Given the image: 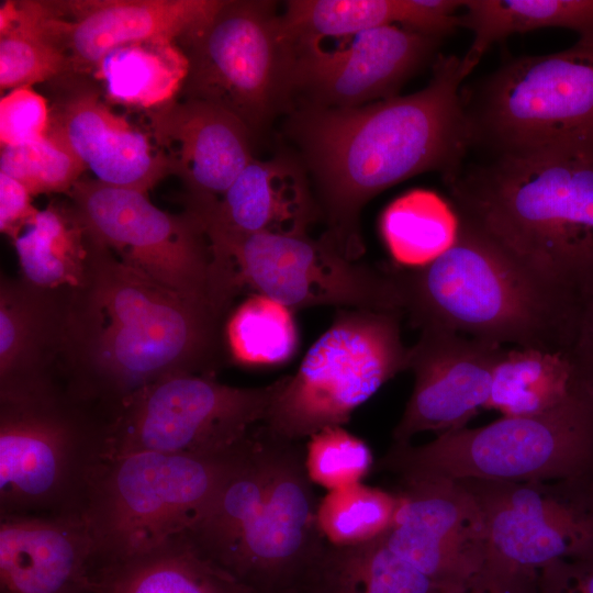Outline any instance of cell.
I'll return each instance as SVG.
<instances>
[{
	"label": "cell",
	"mask_w": 593,
	"mask_h": 593,
	"mask_svg": "<svg viewBox=\"0 0 593 593\" xmlns=\"http://www.w3.org/2000/svg\"><path fill=\"white\" fill-rule=\"evenodd\" d=\"M87 237L85 280L69 289L65 306L63 389L110 423L152 383L178 374L213 376L227 350L228 310L159 283Z\"/></svg>",
	"instance_id": "6da1fadb"
},
{
	"label": "cell",
	"mask_w": 593,
	"mask_h": 593,
	"mask_svg": "<svg viewBox=\"0 0 593 593\" xmlns=\"http://www.w3.org/2000/svg\"><path fill=\"white\" fill-rule=\"evenodd\" d=\"M460 58L437 56L428 83L412 94L353 108L301 104L287 133L298 145L314 186L329 240L358 260L365 245L360 212L380 192L410 177L462 167L471 146Z\"/></svg>",
	"instance_id": "7a4b0ae2"
},
{
	"label": "cell",
	"mask_w": 593,
	"mask_h": 593,
	"mask_svg": "<svg viewBox=\"0 0 593 593\" xmlns=\"http://www.w3.org/2000/svg\"><path fill=\"white\" fill-rule=\"evenodd\" d=\"M445 181L459 217L582 306L593 298V149L491 154Z\"/></svg>",
	"instance_id": "3957f363"
},
{
	"label": "cell",
	"mask_w": 593,
	"mask_h": 593,
	"mask_svg": "<svg viewBox=\"0 0 593 593\" xmlns=\"http://www.w3.org/2000/svg\"><path fill=\"white\" fill-rule=\"evenodd\" d=\"M393 269L403 313L421 329L548 351L568 353L573 343L583 306L461 217L455 243L435 260Z\"/></svg>",
	"instance_id": "277c9868"
},
{
	"label": "cell",
	"mask_w": 593,
	"mask_h": 593,
	"mask_svg": "<svg viewBox=\"0 0 593 593\" xmlns=\"http://www.w3.org/2000/svg\"><path fill=\"white\" fill-rule=\"evenodd\" d=\"M246 439L216 454L108 457L90 483L81 513L93 541L94 569L189 533L212 505Z\"/></svg>",
	"instance_id": "5b68a950"
},
{
	"label": "cell",
	"mask_w": 593,
	"mask_h": 593,
	"mask_svg": "<svg viewBox=\"0 0 593 593\" xmlns=\"http://www.w3.org/2000/svg\"><path fill=\"white\" fill-rule=\"evenodd\" d=\"M378 466L400 479L500 482L593 475V395L574 387L559 406L534 416L505 417L478 428L439 434L414 446L395 444Z\"/></svg>",
	"instance_id": "8992f818"
},
{
	"label": "cell",
	"mask_w": 593,
	"mask_h": 593,
	"mask_svg": "<svg viewBox=\"0 0 593 593\" xmlns=\"http://www.w3.org/2000/svg\"><path fill=\"white\" fill-rule=\"evenodd\" d=\"M108 427L60 384L0 398V515L81 514Z\"/></svg>",
	"instance_id": "52a82bcc"
},
{
	"label": "cell",
	"mask_w": 593,
	"mask_h": 593,
	"mask_svg": "<svg viewBox=\"0 0 593 593\" xmlns=\"http://www.w3.org/2000/svg\"><path fill=\"white\" fill-rule=\"evenodd\" d=\"M465 108L471 146L493 155L593 149V42L508 61Z\"/></svg>",
	"instance_id": "ba28073f"
},
{
	"label": "cell",
	"mask_w": 593,
	"mask_h": 593,
	"mask_svg": "<svg viewBox=\"0 0 593 593\" xmlns=\"http://www.w3.org/2000/svg\"><path fill=\"white\" fill-rule=\"evenodd\" d=\"M401 313L340 309L273 401L265 427L302 441L346 424L385 382L409 370Z\"/></svg>",
	"instance_id": "9c48e42d"
},
{
	"label": "cell",
	"mask_w": 593,
	"mask_h": 593,
	"mask_svg": "<svg viewBox=\"0 0 593 593\" xmlns=\"http://www.w3.org/2000/svg\"><path fill=\"white\" fill-rule=\"evenodd\" d=\"M180 43L189 59L182 99L219 105L251 133L290 103L293 46L273 2L225 0Z\"/></svg>",
	"instance_id": "30bf717a"
},
{
	"label": "cell",
	"mask_w": 593,
	"mask_h": 593,
	"mask_svg": "<svg viewBox=\"0 0 593 593\" xmlns=\"http://www.w3.org/2000/svg\"><path fill=\"white\" fill-rule=\"evenodd\" d=\"M288 379L234 387L214 376L178 374L152 383L135 393L109 423L108 457L234 449L264 423Z\"/></svg>",
	"instance_id": "8fae6325"
},
{
	"label": "cell",
	"mask_w": 593,
	"mask_h": 593,
	"mask_svg": "<svg viewBox=\"0 0 593 593\" xmlns=\"http://www.w3.org/2000/svg\"><path fill=\"white\" fill-rule=\"evenodd\" d=\"M87 233L122 262L182 294L228 310L234 296L219 279L212 248L199 220L167 213L146 193L79 179L68 192Z\"/></svg>",
	"instance_id": "7c38bea8"
},
{
	"label": "cell",
	"mask_w": 593,
	"mask_h": 593,
	"mask_svg": "<svg viewBox=\"0 0 593 593\" xmlns=\"http://www.w3.org/2000/svg\"><path fill=\"white\" fill-rule=\"evenodd\" d=\"M215 261L289 310L334 305L403 313L394 269L346 258L323 235H206Z\"/></svg>",
	"instance_id": "4fadbf2b"
},
{
	"label": "cell",
	"mask_w": 593,
	"mask_h": 593,
	"mask_svg": "<svg viewBox=\"0 0 593 593\" xmlns=\"http://www.w3.org/2000/svg\"><path fill=\"white\" fill-rule=\"evenodd\" d=\"M267 481L262 501L221 566L257 593H291L326 546L313 482L301 441L271 434L262 424Z\"/></svg>",
	"instance_id": "5bb4252c"
},
{
	"label": "cell",
	"mask_w": 593,
	"mask_h": 593,
	"mask_svg": "<svg viewBox=\"0 0 593 593\" xmlns=\"http://www.w3.org/2000/svg\"><path fill=\"white\" fill-rule=\"evenodd\" d=\"M460 481L485 522L488 559L538 572L593 553V475L526 482Z\"/></svg>",
	"instance_id": "9a60e30c"
},
{
	"label": "cell",
	"mask_w": 593,
	"mask_h": 593,
	"mask_svg": "<svg viewBox=\"0 0 593 593\" xmlns=\"http://www.w3.org/2000/svg\"><path fill=\"white\" fill-rule=\"evenodd\" d=\"M388 547L445 586H458L484 567L488 534L482 511L457 480L400 479Z\"/></svg>",
	"instance_id": "2e32d148"
},
{
	"label": "cell",
	"mask_w": 593,
	"mask_h": 593,
	"mask_svg": "<svg viewBox=\"0 0 593 593\" xmlns=\"http://www.w3.org/2000/svg\"><path fill=\"white\" fill-rule=\"evenodd\" d=\"M440 37L404 26L361 32L345 47L293 46L292 97L302 104L353 108L390 97L435 55Z\"/></svg>",
	"instance_id": "e0dca14e"
},
{
	"label": "cell",
	"mask_w": 593,
	"mask_h": 593,
	"mask_svg": "<svg viewBox=\"0 0 593 593\" xmlns=\"http://www.w3.org/2000/svg\"><path fill=\"white\" fill-rule=\"evenodd\" d=\"M225 0L35 1L37 22L70 63L71 75H93L125 45L181 41L204 27Z\"/></svg>",
	"instance_id": "ac0fdd59"
},
{
	"label": "cell",
	"mask_w": 593,
	"mask_h": 593,
	"mask_svg": "<svg viewBox=\"0 0 593 593\" xmlns=\"http://www.w3.org/2000/svg\"><path fill=\"white\" fill-rule=\"evenodd\" d=\"M505 347L448 329L426 327L410 347L414 388L393 429V443L407 444L424 432L466 427L485 405L493 369Z\"/></svg>",
	"instance_id": "d6986e66"
},
{
	"label": "cell",
	"mask_w": 593,
	"mask_h": 593,
	"mask_svg": "<svg viewBox=\"0 0 593 593\" xmlns=\"http://www.w3.org/2000/svg\"><path fill=\"white\" fill-rule=\"evenodd\" d=\"M54 81L58 85L48 135L91 170L96 180L146 193L170 175L164 152L110 110L89 76L68 75Z\"/></svg>",
	"instance_id": "ffe728a7"
},
{
	"label": "cell",
	"mask_w": 593,
	"mask_h": 593,
	"mask_svg": "<svg viewBox=\"0 0 593 593\" xmlns=\"http://www.w3.org/2000/svg\"><path fill=\"white\" fill-rule=\"evenodd\" d=\"M156 146L183 183L186 210L214 204L254 158L249 128L225 109L176 99L147 112Z\"/></svg>",
	"instance_id": "44dd1931"
},
{
	"label": "cell",
	"mask_w": 593,
	"mask_h": 593,
	"mask_svg": "<svg viewBox=\"0 0 593 593\" xmlns=\"http://www.w3.org/2000/svg\"><path fill=\"white\" fill-rule=\"evenodd\" d=\"M94 567L82 514L0 515V593H92Z\"/></svg>",
	"instance_id": "7402d4cb"
},
{
	"label": "cell",
	"mask_w": 593,
	"mask_h": 593,
	"mask_svg": "<svg viewBox=\"0 0 593 593\" xmlns=\"http://www.w3.org/2000/svg\"><path fill=\"white\" fill-rule=\"evenodd\" d=\"M188 212L206 235H304L320 216L304 171L286 156L253 158L214 204Z\"/></svg>",
	"instance_id": "603a6c76"
},
{
	"label": "cell",
	"mask_w": 593,
	"mask_h": 593,
	"mask_svg": "<svg viewBox=\"0 0 593 593\" xmlns=\"http://www.w3.org/2000/svg\"><path fill=\"white\" fill-rule=\"evenodd\" d=\"M69 289L46 290L22 279L0 286V398L31 394L58 383Z\"/></svg>",
	"instance_id": "cb8c5ba5"
},
{
	"label": "cell",
	"mask_w": 593,
	"mask_h": 593,
	"mask_svg": "<svg viewBox=\"0 0 593 593\" xmlns=\"http://www.w3.org/2000/svg\"><path fill=\"white\" fill-rule=\"evenodd\" d=\"M458 0H291L280 23L292 45L395 25L441 37L458 27Z\"/></svg>",
	"instance_id": "d4e9b609"
},
{
	"label": "cell",
	"mask_w": 593,
	"mask_h": 593,
	"mask_svg": "<svg viewBox=\"0 0 593 593\" xmlns=\"http://www.w3.org/2000/svg\"><path fill=\"white\" fill-rule=\"evenodd\" d=\"M92 593H257L188 534L126 559L98 566Z\"/></svg>",
	"instance_id": "484cf974"
},
{
	"label": "cell",
	"mask_w": 593,
	"mask_h": 593,
	"mask_svg": "<svg viewBox=\"0 0 593 593\" xmlns=\"http://www.w3.org/2000/svg\"><path fill=\"white\" fill-rule=\"evenodd\" d=\"M301 586L315 593H446L452 588L394 553L384 536L354 547L326 544Z\"/></svg>",
	"instance_id": "4316f807"
},
{
	"label": "cell",
	"mask_w": 593,
	"mask_h": 593,
	"mask_svg": "<svg viewBox=\"0 0 593 593\" xmlns=\"http://www.w3.org/2000/svg\"><path fill=\"white\" fill-rule=\"evenodd\" d=\"M461 10L459 26L473 33L460 58L463 79L494 43L514 33L563 27L593 42V0H463Z\"/></svg>",
	"instance_id": "83f0119b"
},
{
	"label": "cell",
	"mask_w": 593,
	"mask_h": 593,
	"mask_svg": "<svg viewBox=\"0 0 593 593\" xmlns=\"http://www.w3.org/2000/svg\"><path fill=\"white\" fill-rule=\"evenodd\" d=\"M29 283L75 289L86 276L89 240L72 204H49L12 240Z\"/></svg>",
	"instance_id": "f1b7e54d"
},
{
	"label": "cell",
	"mask_w": 593,
	"mask_h": 593,
	"mask_svg": "<svg viewBox=\"0 0 593 593\" xmlns=\"http://www.w3.org/2000/svg\"><path fill=\"white\" fill-rule=\"evenodd\" d=\"M189 71V59L175 41L130 44L109 53L93 74L107 97L147 112L178 99Z\"/></svg>",
	"instance_id": "f546056e"
},
{
	"label": "cell",
	"mask_w": 593,
	"mask_h": 593,
	"mask_svg": "<svg viewBox=\"0 0 593 593\" xmlns=\"http://www.w3.org/2000/svg\"><path fill=\"white\" fill-rule=\"evenodd\" d=\"M573 389V366L567 353L505 349L493 369L485 409L505 417L539 415L567 401Z\"/></svg>",
	"instance_id": "4dcf8cb0"
},
{
	"label": "cell",
	"mask_w": 593,
	"mask_h": 593,
	"mask_svg": "<svg viewBox=\"0 0 593 593\" xmlns=\"http://www.w3.org/2000/svg\"><path fill=\"white\" fill-rule=\"evenodd\" d=\"M380 230L391 256L402 265L418 268L455 243L459 216L452 204L437 193L415 189L385 208Z\"/></svg>",
	"instance_id": "1f68e13d"
},
{
	"label": "cell",
	"mask_w": 593,
	"mask_h": 593,
	"mask_svg": "<svg viewBox=\"0 0 593 593\" xmlns=\"http://www.w3.org/2000/svg\"><path fill=\"white\" fill-rule=\"evenodd\" d=\"M71 75L65 53L41 30L35 3L2 1L0 5L1 91L54 81Z\"/></svg>",
	"instance_id": "d6a6232c"
},
{
	"label": "cell",
	"mask_w": 593,
	"mask_h": 593,
	"mask_svg": "<svg viewBox=\"0 0 593 593\" xmlns=\"http://www.w3.org/2000/svg\"><path fill=\"white\" fill-rule=\"evenodd\" d=\"M226 349L239 363L276 365L289 359L298 343L290 310L258 294L242 303L225 323Z\"/></svg>",
	"instance_id": "836d02e7"
},
{
	"label": "cell",
	"mask_w": 593,
	"mask_h": 593,
	"mask_svg": "<svg viewBox=\"0 0 593 593\" xmlns=\"http://www.w3.org/2000/svg\"><path fill=\"white\" fill-rule=\"evenodd\" d=\"M396 507L395 492L362 483L328 491L318 501V529L331 546L365 545L388 533Z\"/></svg>",
	"instance_id": "e575fe53"
},
{
	"label": "cell",
	"mask_w": 593,
	"mask_h": 593,
	"mask_svg": "<svg viewBox=\"0 0 593 593\" xmlns=\"http://www.w3.org/2000/svg\"><path fill=\"white\" fill-rule=\"evenodd\" d=\"M85 170L82 163L48 134L32 143L1 148L0 172L18 180L32 195L68 193Z\"/></svg>",
	"instance_id": "d590c367"
},
{
	"label": "cell",
	"mask_w": 593,
	"mask_h": 593,
	"mask_svg": "<svg viewBox=\"0 0 593 593\" xmlns=\"http://www.w3.org/2000/svg\"><path fill=\"white\" fill-rule=\"evenodd\" d=\"M373 466L369 446L342 426L324 428L307 439L305 467L313 484L328 491L359 484Z\"/></svg>",
	"instance_id": "8d00e7d4"
},
{
	"label": "cell",
	"mask_w": 593,
	"mask_h": 593,
	"mask_svg": "<svg viewBox=\"0 0 593 593\" xmlns=\"http://www.w3.org/2000/svg\"><path fill=\"white\" fill-rule=\"evenodd\" d=\"M51 126V104L32 87L11 89L0 99L1 148L44 138Z\"/></svg>",
	"instance_id": "74e56055"
},
{
	"label": "cell",
	"mask_w": 593,
	"mask_h": 593,
	"mask_svg": "<svg viewBox=\"0 0 593 593\" xmlns=\"http://www.w3.org/2000/svg\"><path fill=\"white\" fill-rule=\"evenodd\" d=\"M446 593H538V572L515 570L488 559L478 574Z\"/></svg>",
	"instance_id": "f35d334b"
},
{
	"label": "cell",
	"mask_w": 593,
	"mask_h": 593,
	"mask_svg": "<svg viewBox=\"0 0 593 593\" xmlns=\"http://www.w3.org/2000/svg\"><path fill=\"white\" fill-rule=\"evenodd\" d=\"M32 194L18 180L0 172V230L13 240L38 213Z\"/></svg>",
	"instance_id": "ab89813d"
},
{
	"label": "cell",
	"mask_w": 593,
	"mask_h": 593,
	"mask_svg": "<svg viewBox=\"0 0 593 593\" xmlns=\"http://www.w3.org/2000/svg\"><path fill=\"white\" fill-rule=\"evenodd\" d=\"M574 385L593 395V298L582 307L573 343L567 353Z\"/></svg>",
	"instance_id": "60d3db41"
},
{
	"label": "cell",
	"mask_w": 593,
	"mask_h": 593,
	"mask_svg": "<svg viewBox=\"0 0 593 593\" xmlns=\"http://www.w3.org/2000/svg\"><path fill=\"white\" fill-rule=\"evenodd\" d=\"M560 566L571 593H593V553L560 561Z\"/></svg>",
	"instance_id": "b9f144b4"
},
{
	"label": "cell",
	"mask_w": 593,
	"mask_h": 593,
	"mask_svg": "<svg viewBox=\"0 0 593 593\" xmlns=\"http://www.w3.org/2000/svg\"><path fill=\"white\" fill-rule=\"evenodd\" d=\"M538 593H571L566 583L560 561L538 571Z\"/></svg>",
	"instance_id": "7bdbcfd3"
},
{
	"label": "cell",
	"mask_w": 593,
	"mask_h": 593,
	"mask_svg": "<svg viewBox=\"0 0 593 593\" xmlns=\"http://www.w3.org/2000/svg\"><path fill=\"white\" fill-rule=\"evenodd\" d=\"M291 593H315V592L312 591V590H310V589H307V588L301 586V588L294 590V591L291 592Z\"/></svg>",
	"instance_id": "ee69618b"
}]
</instances>
